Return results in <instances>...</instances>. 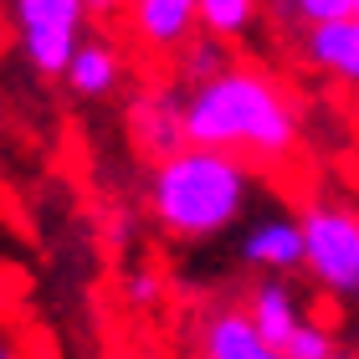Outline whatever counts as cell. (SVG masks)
Segmentation results:
<instances>
[{
  "label": "cell",
  "instance_id": "cell-5",
  "mask_svg": "<svg viewBox=\"0 0 359 359\" xmlns=\"http://www.w3.org/2000/svg\"><path fill=\"white\" fill-rule=\"evenodd\" d=\"M128 134H134V149L154 165L175 159L180 149H190L185 139V88L180 83H154L134 93L128 103Z\"/></svg>",
  "mask_w": 359,
  "mask_h": 359
},
{
  "label": "cell",
  "instance_id": "cell-13",
  "mask_svg": "<svg viewBox=\"0 0 359 359\" xmlns=\"http://www.w3.org/2000/svg\"><path fill=\"white\" fill-rule=\"evenodd\" d=\"M236 62H231V46L226 41H210V36H195L185 52H180V77H185L190 88H205V83H216L221 72H231Z\"/></svg>",
  "mask_w": 359,
  "mask_h": 359
},
{
  "label": "cell",
  "instance_id": "cell-6",
  "mask_svg": "<svg viewBox=\"0 0 359 359\" xmlns=\"http://www.w3.org/2000/svg\"><path fill=\"white\" fill-rule=\"evenodd\" d=\"M128 36L144 52H185L201 36V0H123Z\"/></svg>",
  "mask_w": 359,
  "mask_h": 359
},
{
  "label": "cell",
  "instance_id": "cell-1",
  "mask_svg": "<svg viewBox=\"0 0 359 359\" xmlns=\"http://www.w3.org/2000/svg\"><path fill=\"white\" fill-rule=\"evenodd\" d=\"M298 134H303L298 103L267 67H231L216 83L185 93L190 149L252 154L262 165H277L298 149Z\"/></svg>",
  "mask_w": 359,
  "mask_h": 359
},
{
  "label": "cell",
  "instance_id": "cell-4",
  "mask_svg": "<svg viewBox=\"0 0 359 359\" xmlns=\"http://www.w3.org/2000/svg\"><path fill=\"white\" fill-rule=\"evenodd\" d=\"M15 36L41 77H67L88 26V0H11Z\"/></svg>",
  "mask_w": 359,
  "mask_h": 359
},
{
  "label": "cell",
  "instance_id": "cell-18",
  "mask_svg": "<svg viewBox=\"0 0 359 359\" xmlns=\"http://www.w3.org/2000/svg\"><path fill=\"white\" fill-rule=\"evenodd\" d=\"M118 0H88V15H97V11H113Z\"/></svg>",
  "mask_w": 359,
  "mask_h": 359
},
{
  "label": "cell",
  "instance_id": "cell-9",
  "mask_svg": "<svg viewBox=\"0 0 359 359\" xmlns=\"http://www.w3.org/2000/svg\"><path fill=\"white\" fill-rule=\"evenodd\" d=\"M195 344H201V359H283L262 334H257L252 313H247V308H236V303L205 313Z\"/></svg>",
  "mask_w": 359,
  "mask_h": 359
},
{
  "label": "cell",
  "instance_id": "cell-10",
  "mask_svg": "<svg viewBox=\"0 0 359 359\" xmlns=\"http://www.w3.org/2000/svg\"><path fill=\"white\" fill-rule=\"evenodd\" d=\"M303 62L344 88H359V21L303 26Z\"/></svg>",
  "mask_w": 359,
  "mask_h": 359
},
{
  "label": "cell",
  "instance_id": "cell-11",
  "mask_svg": "<svg viewBox=\"0 0 359 359\" xmlns=\"http://www.w3.org/2000/svg\"><path fill=\"white\" fill-rule=\"evenodd\" d=\"M118 83H123L118 46L103 41V36H83V46H77V57H72V67H67V88L77 97H108Z\"/></svg>",
  "mask_w": 359,
  "mask_h": 359
},
{
  "label": "cell",
  "instance_id": "cell-12",
  "mask_svg": "<svg viewBox=\"0 0 359 359\" xmlns=\"http://www.w3.org/2000/svg\"><path fill=\"white\" fill-rule=\"evenodd\" d=\"M201 36L210 41H226L231 46L236 36H247L257 26V15H262V0H201Z\"/></svg>",
  "mask_w": 359,
  "mask_h": 359
},
{
  "label": "cell",
  "instance_id": "cell-16",
  "mask_svg": "<svg viewBox=\"0 0 359 359\" xmlns=\"http://www.w3.org/2000/svg\"><path fill=\"white\" fill-rule=\"evenodd\" d=\"M123 298L134 303V308H154L159 298H165V277H159L154 267H144V272H128V277H123Z\"/></svg>",
  "mask_w": 359,
  "mask_h": 359
},
{
  "label": "cell",
  "instance_id": "cell-15",
  "mask_svg": "<svg viewBox=\"0 0 359 359\" xmlns=\"http://www.w3.org/2000/svg\"><path fill=\"white\" fill-rule=\"evenodd\" d=\"M283 359H339V344H334V334L323 329V323L308 318L298 334H292V344L283 349Z\"/></svg>",
  "mask_w": 359,
  "mask_h": 359
},
{
  "label": "cell",
  "instance_id": "cell-3",
  "mask_svg": "<svg viewBox=\"0 0 359 359\" xmlns=\"http://www.w3.org/2000/svg\"><path fill=\"white\" fill-rule=\"evenodd\" d=\"M298 221H303V272L334 298H359V210L313 201Z\"/></svg>",
  "mask_w": 359,
  "mask_h": 359
},
{
  "label": "cell",
  "instance_id": "cell-17",
  "mask_svg": "<svg viewBox=\"0 0 359 359\" xmlns=\"http://www.w3.org/2000/svg\"><path fill=\"white\" fill-rule=\"evenodd\" d=\"M108 236H113V241H128V216H123V210H113V221H108Z\"/></svg>",
  "mask_w": 359,
  "mask_h": 359
},
{
  "label": "cell",
  "instance_id": "cell-19",
  "mask_svg": "<svg viewBox=\"0 0 359 359\" xmlns=\"http://www.w3.org/2000/svg\"><path fill=\"white\" fill-rule=\"evenodd\" d=\"M339 359H344V354H339Z\"/></svg>",
  "mask_w": 359,
  "mask_h": 359
},
{
  "label": "cell",
  "instance_id": "cell-2",
  "mask_svg": "<svg viewBox=\"0 0 359 359\" xmlns=\"http://www.w3.org/2000/svg\"><path fill=\"white\" fill-rule=\"evenodd\" d=\"M257 175L241 154L180 149L149 170V216L175 241H216L247 216Z\"/></svg>",
  "mask_w": 359,
  "mask_h": 359
},
{
  "label": "cell",
  "instance_id": "cell-8",
  "mask_svg": "<svg viewBox=\"0 0 359 359\" xmlns=\"http://www.w3.org/2000/svg\"><path fill=\"white\" fill-rule=\"evenodd\" d=\"M252 313V323H257V334L267 339V344L283 354L287 344H292V334L308 323V308H303V298L292 292V283L287 277H262L252 292H247V303H241Z\"/></svg>",
  "mask_w": 359,
  "mask_h": 359
},
{
  "label": "cell",
  "instance_id": "cell-7",
  "mask_svg": "<svg viewBox=\"0 0 359 359\" xmlns=\"http://www.w3.org/2000/svg\"><path fill=\"white\" fill-rule=\"evenodd\" d=\"M241 262L267 272V277H287L303 267V221L283 216V210H267L257 216L247 231H241Z\"/></svg>",
  "mask_w": 359,
  "mask_h": 359
},
{
  "label": "cell",
  "instance_id": "cell-14",
  "mask_svg": "<svg viewBox=\"0 0 359 359\" xmlns=\"http://www.w3.org/2000/svg\"><path fill=\"white\" fill-rule=\"evenodd\" d=\"M287 15L303 26H329V21H359V0H287Z\"/></svg>",
  "mask_w": 359,
  "mask_h": 359
}]
</instances>
